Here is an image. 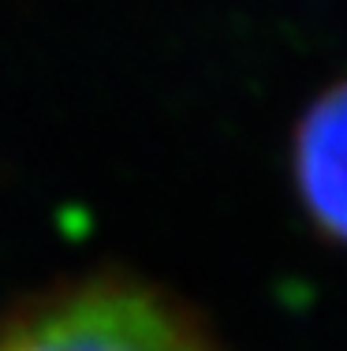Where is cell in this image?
<instances>
[{"instance_id": "1", "label": "cell", "mask_w": 347, "mask_h": 351, "mask_svg": "<svg viewBox=\"0 0 347 351\" xmlns=\"http://www.w3.org/2000/svg\"><path fill=\"white\" fill-rule=\"evenodd\" d=\"M0 351H220L179 299L131 277H90L15 306Z\"/></svg>"}, {"instance_id": "2", "label": "cell", "mask_w": 347, "mask_h": 351, "mask_svg": "<svg viewBox=\"0 0 347 351\" xmlns=\"http://www.w3.org/2000/svg\"><path fill=\"white\" fill-rule=\"evenodd\" d=\"M292 183L313 232L347 250V79L303 108L292 131Z\"/></svg>"}]
</instances>
